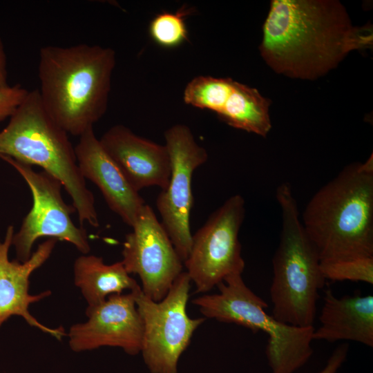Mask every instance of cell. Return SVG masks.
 <instances>
[{"label": "cell", "mask_w": 373, "mask_h": 373, "mask_svg": "<svg viewBox=\"0 0 373 373\" xmlns=\"http://www.w3.org/2000/svg\"><path fill=\"white\" fill-rule=\"evenodd\" d=\"M372 41V26H354L337 0H272L259 50L276 73L314 80Z\"/></svg>", "instance_id": "6da1fadb"}, {"label": "cell", "mask_w": 373, "mask_h": 373, "mask_svg": "<svg viewBox=\"0 0 373 373\" xmlns=\"http://www.w3.org/2000/svg\"><path fill=\"white\" fill-rule=\"evenodd\" d=\"M115 64V52L109 47L79 44L40 48L39 96L68 134L79 137L104 116Z\"/></svg>", "instance_id": "7a4b0ae2"}, {"label": "cell", "mask_w": 373, "mask_h": 373, "mask_svg": "<svg viewBox=\"0 0 373 373\" xmlns=\"http://www.w3.org/2000/svg\"><path fill=\"white\" fill-rule=\"evenodd\" d=\"M302 224L321 262L373 256V173L351 164L311 198Z\"/></svg>", "instance_id": "3957f363"}, {"label": "cell", "mask_w": 373, "mask_h": 373, "mask_svg": "<svg viewBox=\"0 0 373 373\" xmlns=\"http://www.w3.org/2000/svg\"><path fill=\"white\" fill-rule=\"evenodd\" d=\"M68 135L45 108L38 89L29 90L0 131V155L39 166L57 178L72 198L81 225L97 227L94 195L86 186Z\"/></svg>", "instance_id": "277c9868"}, {"label": "cell", "mask_w": 373, "mask_h": 373, "mask_svg": "<svg viewBox=\"0 0 373 373\" xmlns=\"http://www.w3.org/2000/svg\"><path fill=\"white\" fill-rule=\"evenodd\" d=\"M276 198L281 211L282 225L279 244L272 259L271 315L290 325L314 326L318 291L326 280L321 260L302 224L288 182L278 186Z\"/></svg>", "instance_id": "5b68a950"}, {"label": "cell", "mask_w": 373, "mask_h": 373, "mask_svg": "<svg viewBox=\"0 0 373 373\" xmlns=\"http://www.w3.org/2000/svg\"><path fill=\"white\" fill-rule=\"evenodd\" d=\"M217 287L218 293L196 298L193 304L205 318L265 333L271 373H294L309 361L314 352V326L290 325L268 314L267 303L247 287L242 274L230 276Z\"/></svg>", "instance_id": "8992f818"}, {"label": "cell", "mask_w": 373, "mask_h": 373, "mask_svg": "<svg viewBox=\"0 0 373 373\" xmlns=\"http://www.w3.org/2000/svg\"><path fill=\"white\" fill-rule=\"evenodd\" d=\"M191 283L182 271L160 301L147 297L140 286L131 291L143 325L140 352L152 373H177L180 356L206 319L187 314Z\"/></svg>", "instance_id": "52a82bcc"}, {"label": "cell", "mask_w": 373, "mask_h": 373, "mask_svg": "<svg viewBox=\"0 0 373 373\" xmlns=\"http://www.w3.org/2000/svg\"><path fill=\"white\" fill-rule=\"evenodd\" d=\"M245 214L239 194L229 197L193 235L184 262L195 292L206 293L232 275L242 274L245 263L238 239Z\"/></svg>", "instance_id": "ba28073f"}, {"label": "cell", "mask_w": 373, "mask_h": 373, "mask_svg": "<svg viewBox=\"0 0 373 373\" xmlns=\"http://www.w3.org/2000/svg\"><path fill=\"white\" fill-rule=\"evenodd\" d=\"M0 158L22 176L32 195V207L23 218L18 232L14 233L12 245L17 259L23 262L32 255L37 240L48 237L73 245L83 254L90 250L87 233L82 227H77L71 219L76 212L73 205L67 204L61 196L59 180L44 171L37 172L32 166L0 155Z\"/></svg>", "instance_id": "9c48e42d"}, {"label": "cell", "mask_w": 373, "mask_h": 373, "mask_svg": "<svg viewBox=\"0 0 373 373\" xmlns=\"http://www.w3.org/2000/svg\"><path fill=\"white\" fill-rule=\"evenodd\" d=\"M164 138L171 171L168 186L158 195L156 206L161 224L184 263L192 241L189 219L193 202V173L207 160L208 154L186 125L172 126L165 131Z\"/></svg>", "instance_id": "30bf717a"}, {"label": "cell", "mask_w": 373, "mask_h": 373, "mask_svg": "<svg viewBox=\"0 0 373 373\" xmlns=\"http://www.w3.org/2000/svg\"><path fill=\"white\" fill-rule=\"evenodd\" d=\"M131 228L125 236L121 262L129 274L139 276L142 292L160 301L183 271V262L149 205L144 206Z\"/></svg>", "instance_id": "8fae6325"}, {"label": "cell", "mask_w": 373, "mask_h": 373, "mask_svg": "<svg viewBox=\"0 0 373 373\" xmlns=\"http://www.w3.org/2000/svg\"><path fill=\"white\" fill-rule=\"evenodd\" d=\"M88 321L70 328L69 345L75 352L102 346L118 347L131 355L141 352L143 325L132 291L112 294L102 303L88 307Z\"/></svg>", "instance_id": "7c38bea8"}, {"label": "cell", "mask_w": 373, "mask_h": 373, "mask_svg": "<svg viewBox=\"0 0 373 373\" xmlns=\"http://www.w3.org/2000/svg\"><path fill=\"white\" fill-rule=\"evenodd\" d=\"M99 140L137 191L149 186L167 187L171 169L165 144L140 137L122 124L110 128Z\"/></svg>", "instance_id": "4fadbf2b"}, {"label": "cell", "mask_w": 373, "mask_h": 373, "mask_svg": "<svg viewBox=\"0 0 373 373\" xmlns=\"http://www.w3.org/2000/svg\"><path fill=\"white\" fill-rule=\"evenodd\" d=\"M14 227L8 226L4 241L0 242V327L12 316H20L30 325L49 334L57 340L66 335L62 327L50 328L40 323L28 311L29 305L51 294L45 291L37 295L28 293L29 278L50 256L57 242L48 238L39 245L30 258L23 262L10 261L8 251L12 245Z\"/></svg>", "instance_id": "5bb4252c"}, {"label": "cell", "mask_w": 373, "mask_h": 373, "mask_svg": "<svg viewBox=\"0 0 373 373\" xmlns=\"http://www.w3.org/2000/svg\"><path fill=\"white\" fill-rule=\"evenodd\" d=\"M75 151L84 178L99 188L108 207L132 227L146 203L104 151L93 128L79 136Z\"/></svg>", "instance_id": "9a60e30c"}, {"label": "cell", "mask_w": 373, "mask_h": 373, "mask_svg": "<svg viewBox=\"0 0 373 373\" xmlns=\"http://www.w3.org/2000/svg\"><path fill=\"white\" fill-rule=\"evenodd\" d=\"M320 326L312 339L334 343L354 341L373 347V296L336 297L329 289L325 292L319 316Z\"/></svg>", "instance_id": "2e32d148"}, {"label": "cell", "mask_w": 373, "mask_h": 373, "mask_svg": "<svg viewBox=\"0 0 373 373\" xmlns=\"http://www.w3.org/2000/svg\"><path fill=\"white\" fill-rule=\"evenodd\" d=\"M74 283L79 288L88 307L97 306L112 294L134 290L140 285L130 276L121 261L105 264L102 257L79 256L73 265Z\"/></svg>", "instance_id": "e0dca14e"}, {"label": "cell", "mask_w": 373, "mask_h": 373, "mask_svg": "<svg viewBox=\"0 0 373 373\" xmlns=\"http://www.w3.org/2000/svg\"><path fill=\"white\" fill-rule=\"evenodd\" d=\"M270 104L257 89L235 81L217 115L233 128L265 137L271 128Z\"/></svg>", "instance_id": "ac0fdd59"}, {"label": "cell", "mask_w": 373, "mask_h": 373, "mask_svg": "<svg viewBox=\"0 0 373 373\" xmlns=\"http://www.w3.org/2000/svg\"><path fill=\"white\" fill-rule=\"evenodd\" d=\"M234 82L231 78L197 76L186 86L183 99L186 104L210 110L218 114L230 93Z\"/></svg>", "instance_id": "d6986e66"}, {"label": "cell", "mask_w": 373, "mask_h": 373, "mask_svg": "<svg viewBox=\"0 0 373 373\" xmlns=\"http://www.w3.org/2000/svg\"><path fill=\"white\" fill-rule=\"evenodd\" d=\"M191 12L190 8H182L175 13L163 12L155 15L149 26L152 40L160 47L174 48L188 40L185 17Z\"/></svg>", "instance_id": "ffe728a7"}, {"label": "cell", "mask_w": 373, "mask_h": 373, "mask_svg": "<svg viewBox=\"0 0 373 373\" xmlns=\"http://www.w3.org/2000/svg\"><path fill=\"white\" fill-rule=\"evenodd\" d=\"M325 280L373 284V256L321 262Z\"/></svg>", "instance_id": "44dd1931"}, {"label": "cell", "mask_w": 373, "mask_h": 373, "mask_svg": "<svg viewBox=\"0 0 373 373\" xmlns=\"http://www.w3.org/2000/svg\"><path fill=\"white\" fill-rule=\"evenodd\" d=\"M28 92L19 84L0 88V122L12 115Z\"/></svg>", "instance_id": "7402d4cb"}, {"label": "cell", "mask_w": 373, "mask_h": 373, "mask_svg": "<svg viewBox=\"0 0 373 373\" xmlns=\"http://www.w3.org/2000/svg\"><path fill=\"white\" fill-rule=\"evenodd\" d=\"M349 351V345L346 343L340 344L332 353L325 366L318 373H337L345 361Z\"/></svg>", "instance_id": "603a6c76"}, {"label": "cell", "mask_w": 373, "mask_h": 373, "mask_svg": "<svg viewBox=\"0 0 373 373\" xmlns=\"http://www.w3.org/2000/svg\"><path fill=\"white\" fill-rule=\"evenodd\" d=\"M8 86L7 56L0 36V88Z\"/></svg>", "instance_id": "cb8c5ba5"}]
</instances>
